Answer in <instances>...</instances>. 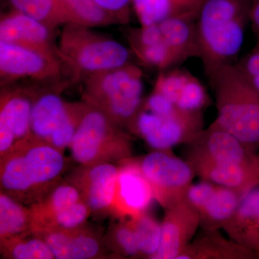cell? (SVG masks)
Masks as SVG:
<instances>
[{
    "label": "cell",
    "instance_id": "cell-20",
    "mask_svg": "<svg viewBox=\"0 0 259 259\" xmlns=\"http://www.w3.org/2000/svg\"><path fill=\"white\" fill-rule=\"evenodd\" d=\"M223 228L235 242L259 253V189L254 187L242 197Z\"/></svg>",
    "mask_w": 259,
    "mask_h": 259
},
{
    "label": "cell",
    "instance_id": "cell-13",
    "mask_svg": "<svg viewBox=\"0 0 259 259\" xmlns=\"http://www.w3.org/2000/svg\"><path fill=\"white\" fill-rule=\"evenodd\" d=\"M153 199L152 188L139 163L129 162L119 168L112 212L137 218L145 214Z\"/></svg>",
    "mask_w": 259,
    "mask_h": 259
},
{
    "label": "cell",
    "instance_id": "cell-14",
    "mask_svg": "<svg viewBox=\"0 0 259 259\" xmlns=\"http://www.w3.org/2000/svg\"><path fill=\"white\" fill-rule=\"evenodd\" d=\"M153 90L185 111L202 112L209 102L199 80L187 70L177 67L160 71Z\"/></svg>",
    "mask_w": 259,
    "mask_h": 259
},
{
    "label": "cell",
    "instance_id": "cell-25",
    "mask_svg": "<svg viewBox=\"0 0 259 259\" xmlns=\"http://www.w3.org/2000/svg\"><path fill=\"white\" fill-rule=\"evenodd\" d=\"M243 196L235 189L216 186L210 199L199 213L201 223L208 231H216L220 226L223 228L233 217Z\"/></svg>",
    "mask_w": 259,
    "mask_h": 259
},
{
    "label": "cell",
    "instance_id": "cell-21",
    "mask_svg": "<svg viewBox=\"0 0 259 259\" xmlns=\"http://www.w3.org/2000/svg\"><path fill=\"white\" fill-rule=\"evenodd\" d=\"M70 104L65 102L58 94L47 93L33 100L30 116V137L49 143L65 117Z\"/></svg>",
    "mask_w": 259,
    "mask_h": 259
},
{
    "label": "cell",
    "instance_id": "cell-8",
    "mask_svg": "<svg viewBox=\"0 0 259 259\" xmlns=\"http://www.w3.org/2000/svg\"><path fill=\"white\" fill-rule=\"evenodd\" d=\"M202 112L180 110L161 116L141 108L132 129L158 151H166L182 143H190L203 129Z\"/></svg>",
    "mask_w": 259,
    "mask_h": 259
},
{
    "label": "cell",
    "instance_id": "cell-33",
    "mask_svg": "<svg viewBox=\"0 0 259 259\" xmlns=\"http://www.w3.org/2000/svg\"><path fill=\"white\" fill-rule=\"evenodd\" d=\"M215 187V185L207 181L196 185H191L186 192V200L199 214L210 199Z\"/></svg>",
    "mask_w": 259,
    "mask_h": 259
},
{
    "label": "cell",
    "instance_id": "cell-34",
    "mask_svg": "<svg viewBox=\"0 0 259 259\" xmlns=\"http://www.w3.org/2000/svg\"><path fill=\"white\" fill-rule=\"evenodd\" d=\"M115 23L127 24L131 20V6L133 0H95Z\"/></svg>",
    "mask_w": 259,
    "mask_h": 259
},
{
    "label": "cell",
    "instance_id": "cell-32",
    "mask_svg": "<svg viewBox=\"0 0 259 259\" xmlns=\"http://www.w3.org/2000/svg\"><path fill=\"white\" fill-rule=\"evenodd\" d=\"M110 244L114 249L127 256L141 255L132 220L115 227L111 233Z\"/></svg>",
    "mask_w": 259,
    "mask_h": 259
},
{
    "label": "cell",
    "instance_id": "cell-15",
    "mask_svg": "<svg viewBox=\"0 0 259 259\" xmlns=\"http://www.w3.org/2000/svg\"><path fill=\"white\" fill-rule=\"evenodd\" d=\"M33 100L19 92L2 97L0 110V153L2 156L15 145L30 137V116Z\"/></svg>",
    "mask_w": 259,
    "mask_h": 259
},
{
    "label": "cell",
    "instance_id": "cell-1",
    "mask_svg": "<svg viewBox=\"0 0 259 259\" xmlns=\"http://www.w3.org/2000/svg\"><path fill=\"white\" fill-rule=\"evenodd\" d=\"M253 0H204L196 27L199 59L207 75L234 64L244 41Z\"/></svg>",
    "mask_w": 259,
    "mask_h": 259
},
{
    "label": "cell",
    "instance_id": "cell-5",
    "mask_svg": "<svg viewBox=\"0 0 259 259\" xmlns=\"http://www.w3.org/2000/svg\"><path fill=\"white\" fill-rule=\"evenodd\" d=\"M59 44L61 59L88 76L131 63V51L125 46L81 24H66Z\"/></svg>",
    "mask_w": 259,
    "mask_h": 259
},
{
    "label": "cell",
    "instance_id": "cell-38",
    "mask_svg": "<svg viewBox=\"0 0 259 259\" xmlns=\"http://www.w3.org/2000/svg\"><path fill=\"white\" fill-rule=\"evenodd\" d=\"M258 176H259V154L258 155Z\"/></svg>",
    "mask_w": 259,
    "mask_h": 259
},
{
    "label": "cell",
    "instance_id": "cell-16",
    "mask_svg": "<svg viewBox=\"0 0 259 259\" xmlns=\"http://www.w3.org/2000/svg\"><path fill=\"white\" fill-rule=\"evenodd\" d=\"M189 163L195 174L207 182L235 189L244 195L259 184L258 171L255 168L214 161L194 153H190Z\"/></svg>",
    "mask_w": 259,
    "mask_h": 259
},
{
    "label": "cell",
    "instance_id": "cell-35",
    "mask_svg": "<svg viewBox=\"0 0 259 259\" xmlns=\"http://www.w3.org/2000/svg\"><path fill=\"white\" fill-rule=\"evenodd\" d=\"M235 64L247 78L259 74V42H257L253 50Z\"/></svg>",
    "mask_w": 259,
    "mask_h": 259
},
{
    "label": "cell",
    "instance_id": "cell-7",
    "mask_svg": "<svg viewBox=\"0 0 259 259\" xmlns=\"http://www.w3.org/2000/svg\"><path fill=\"white\" fill-rule=\"evenodd\" d=\"M139 166L151 186L154 198L165 210L185 198L195 174L189 162L165 151L149 153L140 162Z\"/></svg>",
    "mask_w": 259,
    "mask_h": 259
},
{
    "label": "cell",
    "instance_id": "cell-37",
    "mask_svg": "<svg viewBox=\"0 0 259 259\" xmlns=\"http://www.w3.org/2000/svg\"><path fill=\"white\" fill-rule=\"evenodd\" d=\"M248 79L249 80L250 82L251 83V84L253 85V88L259 93V74L251 78H248Z\"/></svg>",
    "mask_w": 259,
    "mask_h": 259
},
{
    "label": "cell",
    "instance_id": "cell-12",
    "mask_svg": "<svg viewBox=\"0 0 259 259\" xmlns=\"http://www.w3.org/2000/svg\"><path fill=\"white\" fill-rule=\"evenodd\" d=\"M200 224L199 212L185 198L166 209L161 223V243L153 258H178Z\"/></svg>",
    "mask_w": 259,
    "mask_h": 259
},
{
    "label": "cell",
    "instance_id": "cell-19",
    "mask_svg": "<svg viewBox=\"0 0 259 259\" xmlns=\"http://www.w3.org/2000/svg\"><path fill=\"white\" fill-rule=\"evenodd\" d=\"M128 39L133 53L147 66L157 68L161 71L180 65L158 23L132 29L129 32Z\"/></svg>",
    "mask_w": 259,
    "mask_h": 259
},
{
    "label": "cell",
    "instance_id": "cell-9",
    "mask_svg": "<svg viewBox=\"0 0 259 259\" xmlns=\"http://www.w3.org/2000/svg\"><path fill=\"white\" fill-rule=\"evenodd\" d=\"M58 56H61L0 40L1 76L8 81L19 79L45 80L56 77L61 71Z\"/></svg>",
    "mask_w": 259,
    "mask_h": 259
},
{
    "label": "cell",
    "instance_id": "cell-30",
    "mask_svg": "<svg viewBox=\"0 0 259 259\" xmlns=\"http://www.w3.org/2000/svg\"><path fill=\"white\" fill-rule=\"evenodd\" d=\"M64 2L74 18V23L88 27L115 23L95 0H64Z\"/></svg>",
    "mask_w": 259,
    "mask_h": 259
},
{
    "label": "cell",
    "instance_id": "cell-18",
    "mask_svg": "<svg viewBox=\"0 0 259 259\" xmlns=\"http://www.w3.org/2000/svg\"><path fill=\"white\" fill-rule=\"evenodd\" d=\"M36 235L45 240L55 258H94L103 252L101 239L83 226L73 230H51Z\"/></svg>",
    "mask_w": 259,
    "mask_h": 259
},
{
    "label": "cell",
    "instance_id": "cell-4",
    "mask_svg": "<svg viewBox=\"0 0 259 259\" xmlns=\"http://www.w3.org/2000/svg\"><path fill=\"white\" fill-rule=\"evenodd\" d=\"M88 103L105 112L117 125L132 128L143 103L141 69L132 63L89 76Z\"/></svg>",
    "mask_w": 259,
    "mask_h": 259
},
{
    "label": "cell",
    "instance_id": "cell-6",
    "mask_svg": "<svg viewBox=\"0 0 259 259\" xmlns=\"http://www.w3.org/2000/svg\"><path fill=\"white\" fill-rule=\"evenodd\" d=\"M118 126L105 112L88 103L69 146L73 158L87 166L127 157L130 139Z\"/></svg>",
    "mask_w": 259,
    "mask_h": 259
},
{
    "label": "cell",
    "instance_id": "cell-22",
    "mask_svg": "<svg viewBox=\"0 0 259 259\" xmlns=\"http://www.w3.org/2000/svg\"><path fill=\"white\" fill-rule=\"evenodd\" d=\"M204 0H133V7L141 25H153L166 19L197 20Z\"/></svg>",
    "mask_w": 259,
    "mask_h": 259
},
{
    "label": "cell",
    "instance_id": "cell-27",
    "mask_svg": "<svg viewBox=\"0 0 259 259\" xmlns=\"http://www.w3.org/2000/svg\"><path fill=\"white\" fill-rule=\"evenodd\" d=\"M21 13L36 19L49 28L61 24L74 23L64 0H10Z\"/></svg>",
    "mask_w": 259,
    "mask_h": 259
},
{
    "label": "cell",
    "instance_id": "cell-24",
    "mask_svg": "<svg viewBox=\"0 0 259 259\" xmlns=\"http://www.w3.org/2000/svg\"><path fill=\"white\" fill-rule=\"evenodd\" d=\"M79 190L74 185L61 184L54 186L41 199L32 204V232L37 231L58 212L81 200Z\"/></svg>",
    "mask_w": 259,
    "mask_h": 259
},
{
    "label": "cell",
    "instance_id": "cell-2",
    "mask_svg": "<svg viewBox=\"0 0 259 259\" xmlns=\"http://www.w3.org/2000/svg\"><path fill=\"white\" fill-rule=\"evenodd\" d=\"M65 167L60 150L29 137L2 156V192L20 202L35 198L38 201L56 185Z\"/></svg>",
    "mask_w": 259,
    "mask_h": 259
},
{
    "label": "cell",
    "instance_id": "cell-17",
    "mask_svg": "<svg viewBox=\"0 0 259 259\" xmlns=\"http://www.w3.org/2000/svg\"><path fill=\"white\" fill-rule=\"evenodd\" d=\"M50 28L36 19L16 10L2 18L0 40L60 55L53 49Z\"/></svg>",
    "mask_w": 259,
    "mask_h": 259
},
{
    "label": "cell",
    "instance_id": "cell-29",
    "mask_svg": "<svg viewBox=\"0 0 259 259\" xmlns=\"http://www.w3.org/2000/svg\"><path fill=\"white\" fill-rule=\"evenodd\" d=\"M141 255L153 258L161 243V224L147 214L131 218Z\"/></svg>",
    "mask_w": 259,
    "mask_h": 259
},
{
    "label": "cell",
    "instance_id": "cell-36",
    "mask_svg": "<svg viewBox=\"0 0 259 259\" xmlns=\"http://www.w3.org/2000/svg\"><path fill=\"white\" fill-rule=\"evenodd\" d=\"M250 24L257 42H259V0H253L250 10Z\"/></svg>",
    "mask_w": 259,
    "mask_h": 259
},
{
    "label": "cell",
    "instance_id": "cell-28",
    "mask_svg": "<svg viewBox=\"0 0 259 259\" xmlns=\"http://www.w3.org/2000/svg\"><path fill=\"white\" fill-rule=\"evenodd\" d=\"M27 234L2 241L4 255L15 259L55 258L44 238L36 234L34 237H28Z\"/></svg>",
    "mask_w": 259,
    "mask_h": 259
},
{
    "label": "cell",
    "instance_id": "cell-10",
    "mask_svg": "<svg viewBox=\"0 0 259 259\" xmlns=\"http://www.w3.org/2000/svg\"><path fill=\"white\" fill-rule=\"evenodd\" d=\"M189 144L192 147L191 153L214 161L258 170V154L252 153L236 136L214 121L207 128L202 129Z\"/></svg>",
    "mask_w": 259,
    "mask_h": 259
},
{
    "label": "cell",
    "instance_id": "cell-31",
    "mask_svg": "<svg viewBox=\"0 0 259 259\" xmlns=\"http://www.w3.org/2000/svg\"><path fill=\"white\" fill-rule=\"evenodd\" d=\"M91 211L88 204L81 199L55 214L41 228L33 232L35 234L51 230H73L83 226Z\"/></svg>",
    "mask_w": 259,
    "mask_h": 259
},
{
    "label": "cell",
    "instance_id": "cell-26",
    "mask_svg": "<svg viewBox=\"0 0 259 259\" xmlns=\"http://www.w3.org/2000/svg\"><path fill=\"white\" fill-rule=\"evenodd\" d=\"M32 232V215L20 201L9 194H0V238L1 242Z\"/></svg>",
    "mask_w": 259,
    "mask_h": 259
},
{
    "label": "cell",
    "instance_id": "cell-3",
    "mask_svg": "<svg viewBox=\"0 0 259 259\" xmlns=\"http://www.w3.org/2000/svg\"><path fill=\"white\" fill-rule=\"evenodd\" d=\"M215 97L214 122L241 141L252 153L259 151V93L235 64L207 75Z\"/></svg>",
    "mask_w": 259,
    "mask_h": 259
},
{
    "label": "cell",
    "instance_id": "cell-23",
    "mask_svg": "<svg viewBox=\"0 0 259 259\" xmlns=\"http://www.w3.org/2000/svg\"><path fill=\"white\" fill-rule=\"evenodd\" d=\"M189 244L177 259L256 258L259 253L236 242L228 241L218 236L215 231Z\"/></svg>",
    "mask_w": 259,
    "mask_h": 259
},
{
    "label": "cell",
    "instance_id": "cell-11",
    "mask_svg": "<svg viewBox=\"0 0 259 259\" xmlns=\"http://www.w3.org/2000/svg\"><path fill=\"white\" fill-rule=\"evenodd\" d=\"M119 167L110 162L83 166L75 178L74 185L81 199L94 214H107L113 210Z\"/></svg>",
    "mask_w": 259,
    "mask_h": 259
}]
</instances>
